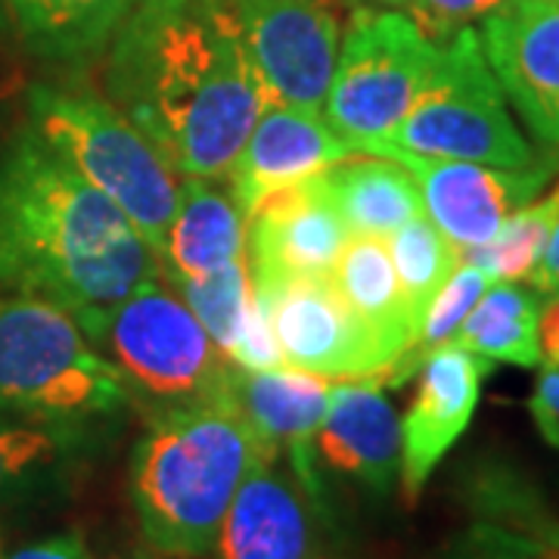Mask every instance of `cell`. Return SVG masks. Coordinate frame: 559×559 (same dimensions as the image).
Masks as SVG:
<instances>
[{"label":"cell","instance_id":"1","mask_svg":"<svg viewBox=\"0 0 559 559\" xmlns=\"http://www.w3.org/2000/svg\"><path fill=\"white\" fill-rule=\"evenodd\" d=\"M106 91L180 178H227L271 100L230 0H138L109 40Z\"/></svg>","mask_w":559,"mask_h":559},{"label":"cell","instance_id":"2","mask_svg":"<svg viewBox=\"0 0 559 559\" xmlns=\"http://www.w3.org/2000/svg\"><path fill=\"white\" fill-rule=\"evenodd\" d=\"M156 277L159 259L138 227L32 128L0 153V293L81 318Z\"/></svg>","mask_w":559,"mask_h":559},{"label":"cell","instance_id":"3","mask_svg":"<svg viewBox=\"0 0 559 559\" xmlns=\"http://www.w3.org/2000/svg\"><path fill=\"white\" fill-rule=\"evenodd\" d=\"M274 457L230 401L146 417L131 454V503L150 550L209 557L242 479Z\"/></svg>","mask_w":559,"mask_h":559},{"label":"cell","instance_id":"4","mask_svg":"<svg viewBox=\"0 0 559 559\" xmlns=\"http://www.w3.org/2000/svg\"><path fill=\"white\" fill-rule=\"evenodd\" d=\"M75 320L146 417L230 401L234 360L221 355L197 314L159 277Z\"/></svg>","mask_w":559,"mask_h":559},{"label":"cell","instance_id":"5","mask_svg":"<svg viewBox=\"0 0 559 559\" xmlns=\"http://www.w3.org/2000/svg\"><path fill=\"white\" fill-rule=\"evenodd\" d=\"M109 360L66 308L38 296L0 293V414L87 429L128 407Z\"/></svg>","mask_w":559,"mask_h":559},{"label":"cell","instance_id":"6","mask_svg":"<svg viewBox=\"0 0 559 559\" xmlns=\"http://www.w3.org/2000/svg\"><path fill=\"white\" fill-rule=\"evenodd\" d=\"M28 106L32 131L159 252L180 193V175L159 150L112 103L94 94L35 87Z\"/></svg>","mask_w":559,"mask_h":559},{"label":"cell","instance_id":"7","mask_svg":"<svg viewBox=\"0 0 559 559\" xmlns=\"http://www.w3.org/2000/svg\"><path fill=\"white\" fill-rule=\"evenodd\" d=\"M429 159H463L522 168L538 162L510 119L507 97L485 60L479 32L460 28L441 40L436 66L392 138L382 140Z\"/></svg>","mask_w":559,"mask_h":559},{"label":"cell","instance_id":"8","mask_svg":"<svg viewBox=\"0 0 559 559\" xmlns=\"http://www.w3.org/2000/svg\"><path fill=\"white\" fill-rule=\"evenodd\" d=\"M439 57L401 10L352 13L340 40V57L323 100V119L352 150H367L392 138L411 103L417 100Z\"/></svg>","mask_w":559,"mask_h":559},{"label":"cell","instance_id":"9","mask_svg":"<svg viewBox=\"0 0 559 559\" xmlns=\"http://www.w3.org/2000/svg\"><path fill=\"white\" fill-rule=\"evenodd\" d=\"M360 153H377L401 162L419 187L426 218L439 227L460 252L476 249L500 230L516 209L528 205L550 183L557 162L544 159L503 168L485 162L429 159L389 143H373Z\"/></svg>","mask_w":559,"mask_h":559},{"label":"cell","instance_id":"10","mask_svg":"<svg viewBox=\"0 0 559 559\" xmlns=\"http://www.w3.org/2000/svg\"><path fill=\"white\" fill-rule=\"evenodd\" d=\"M252 286L267 296L280 358L330 380H385L389 358L330 277H286Z\"/></svg>","mask_w":559,"mask_h":559},{"label":"cell","instance_id":"11","mask_svg":"<svg viewBox=\"0 0 559 559\" xmlns=\"http://www.w3.org/2000/svg\"><path fill=\"white\" fill-rule=\"evenodd\" d=\"M271 100L320 112L342 28L326 0H230Z\"/></svg>","mask_w":559,"mask_h":559},{"label":"cell","instance_id":"12","mask_svg":"<svg viewBox=\"0 0 559 559\" xmlns=\"http://www.w3.org/2000/svg\"><path fill=\"white\" fill-rule=\"evenodd\" d=\"M479 40L503 97L559 150V0H503L481 20Z\"/></svg>","mask_w":559,"mask_h":559},{"label":"cell","instance_id":"13","mask_svg":"<svg viewBox=\"0 0 559 559\" xmlns=\"http://www.w3.org/2000/svg\"><path fill=\"white\" fill-rule=\"evenodd\" d=\"M491 360L479 358L454 342L432 348L419 364L417 392L401 417V495L417 503L426 481L466 432L479 407L481 382L491 373Z\"/></svg>","mask_w":559,"mask_h":559},{"label":"cell","instance_id":"14","mask_svg":"<svg viewBox=\"0 0 559 559\" xmlns=\"http://www.w3.org/2000/svg\"><path fill=\"white\" fill-rule=\"evenodd\" d=\"M326 187L314 178L267 193L246 218V261L255 283L286 277H330L348 242Z\"/></svg>","mask_w":559,"mask_h":559},{"label":"cell","instance_id":"15","mask_svg":"<svg viewBox=\"0 0 559 559\" xmlns=\"http://www.w3.org/2000/svg\"><path fill=\"white\" fill-rule=\"evenodd\" d=\"M333 382L289 364L274 370H242L234 364L230 370V404L277 457H289L296 479L314 507L320 503L314 436Z\"/></svg>","mask_w":559,"mask_h":559},{"label":"cell","instance_id":"16","mask_svg":"<svg viewBox=\"0 0 559 559\" xmlns=\"http://www.w3.org/2000/svg\"><path fill=\"white\" fill-rule=\"evenodd\" d=\"M352 153L355 150L336 138V131L326 124L323 112L267 100L230 168L227 187L240 205L242 218H249L252 209L267 193L305 178H314L318 171L336 165Z\"/></svg>","mask_w":559,"mask_h":559},{"label":"cell","instance_id":"17","mask_svg":"<svg viewBox=\"0 0 559 559\" xmlns=\"http://www.w3.org/2000/svg\"><path fill=\"white\" fill-rule=\"evenodd\" d=\"M314 500L277 457L259 463L242 479L221 522L215 559H320Z\"/></svg>","mask_w":559,"mask_h":559},{"label":"cell","instance_id":"18","mask_svg":"<svg viewBox=\"0 0 559 559\" xmlns=\"http://www.w3.org/2000/svg\"><path fill=\"white\" fill-rule=\"evenodd\" d=\"M314 457L336 476L389 495L401 469V417L380 380H340L314 436Z\"/></svg>","mask_w":559,"mask_h":559},{"label":"cell","instance_id":"19","mask_svg":"<svg viewBox=\"0 0 559 559\" xmlns=\"http://www.w3.org/2000/svg\"><path fill=\"white\" fill-rule=\"evenodd\" d=\"M168 286L218 274L246 259V218L221 178H183L159 252Z\"/></svg>","mask_w":559,"mask_h":559},{"label":"cell","instance_id":"20","mask_svg":"<svg viewBox=\"0 0 559 559\" xmlns=\"http://www.w3.org/2000/svg\"><path fill=\"white\" fill-rule=\"evenodd\" d=\"M330 280L340 289L345 305L355 311V318L380 342V348L389 358V370L417 348V326L411 320L407 301L401 293L389 240L348 237L330 271Z\"/></svg>","mask_w":559,"mask_h":559},{"label":"cell","instance_id":"21","mask_svg":"<svg viewBox=\"0 0 559 559\" xmlns=\"http://www.w3.org/2000/svg\"><path fill=\"white\" fill-rule=\"evenodd\" d=\"M320 180L352 237L389 240L401 224L423 212L414 175L389 156L355 150L323 168Z\"/></svg>","mask_w":559,"mask_h":559},{"label":"cell","instance_id":"22","mask_svg":"<svg viewBox=\"0 0 559 559\" xmlns=\"http://www.w3.org/2000/svg\"><path fill=\"white\" fill-rule=\"evenodd\" d=\"M138 0H0V16L25 50L53 62H81L116 35Z\"/></svg>","mask_w":559,"mask_h":559},{"label":"cell","instance_id":"23","mask_svg":"<svg viewBox=\"0 0 559 559\" xmlns=\"http://www.w3.org/2000/svg\"><path fill=\"white\" fill-rule=\"evenodd\" d=\"M540 299L516 283H491L454 336V345L513 367H538Z\"/></svg>","mask_w":559,"mask_h":559},{"label":"cell","instance_id":"24","mask_svg":"<svg viewBox=\"0 0 559 559\" xmlns=\"http://www.w3.org/2000/svg\"><path fill=\"white\" fill-rule=\"evenodd\" d=\"M81 429L40 426L0 414V507L57 485L79 460Z\"/></svg>","mask_w":559,"mask_h":559},{"label":"cell","instance_id":"25","mask_svg":"<svg viewBox=\"0 0 559 559\" xmlns=\"http://www.w3.org/2000/svg\"><path fill=\"white\" fill-rule=\"evenodd\" d=\"M557 221L559 180L544 197H535L528 205L516 209L510 218L500 224V230L491 240L481 242L476 249L460 252V259L479 264L481 271L495 280V283H522V280H532Z\"/></svg>","mask_w":559,"mask_h":559},{"label":"cell","instance_id":"26","mask_svg":"<svg viewBox=\"0 0 559 559\" xmlns=\"http://www.w3.org/2000/svg\"><path fill=\"white\" fill-rule=\"evenodd\" d=\"M389 252H392L401 293H404L419 340L423 314L429 301L436 299L441 283L451 277V271L460 264V249L426 218V212H419L389 237Z\"/></svg>","mask_w":559,"mask_h":559},{"label":"cell","instance_id":"27","mask_svg":"<svg viewBox=\"0 0 559 559\" xmlns=\"http://www.w3.org/2000/svg\"><path fill=\"white\" fill-rule=\"evenodd\" d=\"M183 305L197 314L205 333L221 348V355L230 360V352L240 340L246 311L252 301V277H249V261H234L218 274L193 283H175L171 286Z\"/></svg>","mask_w":559,"mask_h":559},{"label":"cell","instance_id":"28","mask_svg":"<svg viewBox=\"0 0 559 559\" xmlns=\"http://www.w3.org/2000/svg\"><path fill=\"white\" fill-rule=\"evenodd\" d=\"M436 559H554L538 540L498 522L476 520Z\"/></svg>","mask_w":559,"mask_h":559},{"label":"cell","instance_id":"29","mask_svg":"<svg viewBox=\"0 0 559 559\" xmlns=\"http://www.w3.org/2000/svg\"><path fill=\"white\" fill-rule=\"evenodd\" d=\"M401 13L417 25L429 40L454 38L460 28H473L503 0H399Z\"/></svg>","mask_w":559,"mask_h":559},{"label":"cell","instance_id":"30","mask_svg":"<svg viewBox=\"0 0 559 559\" xmlns=\"http://www.w3.org/2000/svg\"><path fill=\"white\" fill-rule=\"evenodd\" d=\"M230 360L242 370H274L283 367L274 326H271V311H267V296L252 286V301L246 311V323L240 330V340L230 352Z\"/></svg>","mask_w":559,"mask_h":559},{"label":"cell","instance_id":"31","mask_svg":"<svg viewBox=\"0 0 559 559\" xmlns=\"http://www.w3.org/2000/svg\"><path fill=\"white\" fill-rule=\"evenodd\" d=\"M532 419L538 426L540 439L559 451V367H544L538 385L528 401Z\"/></svg>","mask_w":559,"mask_h":559},{"label":"cell","instance_id":"32","mask_svg":"<svg viewBox=\"0 0 559 559\" xmlns=\"http://www.w3.org/2000/svg\"><path fill=\"white\" fill-rule=\"evenodd\" d=\"M3 559H91V550H87V544H84L79 535H60V538L40 540V544H32V547H22L13 557Z\"/></svg>","mask_w":559,"mask_h":559},{"label":"cell","instance_id":"33","mask_svg":"<svg viewBox=\"0 0 559 559\" xmlns=\"http://www.w3.org/2000/svg\"><path fill=\"white\" fill-rule=\"evenodd\" d=\"M538 348L544 367H559V293L540 305L538 318Z\"/></svg>","mask_w":559,"mask_h":559},{"label":"cell","instance_id":"34","mask_svg":"<svg viewBox=\"0 0 559 559\" xmlns=\"http://www.w3.org/2000/svg\"><path fill=\"white\" fill-rule=\"evenodd\" d=\"M538 293L544 296H557L559 293V221L554 224V234H550V240L544 246V255H540L538 267H535V274L528 280Z\"/></svg>","mask_w":559,"mask_h":559},{"label":"cell","instance_id":"35","mask_svg":"<svg viewBox=\"0 0 559 559\" xmlns=\"http://www.w3.org/2000/svg\"><path fill=\"white\" fill-rule=\"evenodd\" d=\"M522 535H528L532 540H538L540 547L550 554L554 559H559V520L540 503L538 510L528 516V522L522 525Z\"/></svg>","mask_w":559,"mask_h":559},{"label":"cell","instance_id":"36","mask_svg":"<svg viewBox=\"0 0 559 559\" xmlns=\"http://www.w3.org/2000/svg\"><path fill=\"white\" fill-rule=\"evenodd\" d=\"M131 559H180V557H165V554H156V550H153V554H138V557H131Z\"/></svg>","mask_w":559,"mask_h":559},{"label":"cell","instance_id":"37","mask_svg":"<svg viewBox=\"0 0 559 559\" xmlns=\"http://www.w3.org/2000/svg\"><path fill=\"white\" fill-rule=\"evenodd\" d=\"M3 547H7V544H3V528H0V559L7 557V554H3Z\"/></svg>","mask_w":559,"mask_h":559},{"label":"cell","instance_id":"38","mask_svg":"<svg viewBox=\"0 0 559 559\" xmlns=\"http://www.w3.org/2000/svg\"><path fill=\"white\" fill-rule=\"evenodd\" d=\"M385 3H399V0H385Z\"/></svg>","mask_w":559,"mask_h":559}]
</instances>
